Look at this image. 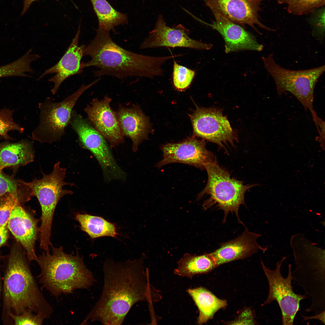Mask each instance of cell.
Instances as JSON below:
<instances>
[{"label":"cell","mask_w":325,"mask_h":325,"mask_svg":"<svg viewBox=\"0 0 325 325\" xmlns=\"http://www.w3.org/2000/svg\"><path fill=\"white\" fill-rule=\"evenodd\" d=\"M145 255L118 262L106 260L103 266L104 284L98 300L81 324L98 322L104 325L122 324L136 303L159 301L160 292L150 284Z\"/></svg>","instance_id":"6da1fadb"},{"label":"cell","mask_w":325,"mask_h":325,"mask_svg":"<svg viewBox=\"0 0 325 325\" xmlns=\"http://www.w3.org/2000/svg\"><path fill=\"white\" fill-rule=\"evenodd\" d=\"M84 55L89 56L90 60L81 63L82 69L95 67V76H110L120 79L131 76L152 78L163 76L161 65L174 57H152L126 50L113 40L109 31L99 28L94 39L85 46Z\"/></svg>","instance_id":"7a4b0ae2"},{"label":"cell","mask_w":325,"mask_h":325,"mask_svg":"<svg viewBox=\"0 0 325 325\" xmlns=\"http://www.w3.org/2000/svg\"><path fill=\"white\" fill-rule=\"evenodd\" d=\"M6 314L19 315L31 311L48 319L53 309L39 289L25 256L18 246L12 249L3 279Z\"/></svg>","instance_id":"3957f363"},{"label":"cell","mask_w":325,"mask_h":325,"mask_svg":"<svg viewBox=\"0 0 325 325\" xmlns=\"http://www.w3.org/2000/svg\"><path fill=\"white\" fill-rule=\"evenodd\" d=\"M52 253L43 252L36 261L40 268L39 276L43 287L56 297L77 289H88L95 282L83 258L65 253L62 246H52Z\"/></svg>","instance_id":"277c9868"},{"label":"cell","mask_w":325,"mask_h":325,"mask_svg":"<svg viewBox=\"0 0 325 325\" xmlns=\"http://www.w3.org/2000/svg\"><path fill=\"white\" fill-rule=\"evenodd\" d=\"M66 174V169L61 167L60 162H57L54 165L52 172L48 175L43 173L41 179L35 178L29 182L19 180L28 187L32 196L37 197L40 204L41 223L39 232L40 246L42 248H48L51 245L52 221L57 203L64 196L73 193L70 190L63 189L65 185H75L64 181Z\"/></svg>","instance_id":"5b68a950"},{"label":"cell","mask_w":325,"mask_h":325,"mask_svg":"<svg viewBox=\"0 0 325 325\" xmlns=\"http://www.w3.org/2000/svg\"><path fill=\"white\" fill-rule=\"evenodd\" d=\"M205 169L208 175L207 183L197 198L199 200L205 195L209 197L203 203V208L207 209L215 205L224 212V223L230 212H234L238 221L242 223L239 216V208L244 204L246 192L256 185H244L242 181L232 178L215 161L206 164Z\"/></svg>","instance_id":"8992f818"},{"label":"cell","mask_w":325,"mask_h":325,"mask_svg":"<svg viewBox=\"0 0 325 325\" xmlns=\"http://www.w3.org/2000/svg\"><path fill=\"white\" fill-rule=\"evenodd\" d=\"M262 59L265 68L272 77L278 94L290 92L300 102L312 116L316 113L314 110V93L318 79L325 71V65L303 70H292L283 68L275 61L271 54Z\"/></svg>","instance_id":"52a82bcc"},{"label":"cell","mask_w":325,"mask_h":325,"mask_svg":"<svg viewBox=\"0 0 325 325\" xmlns=\"http://www.w3.org/2000/svg\"><path fill=\"white\" fill-rule=\"evenodd\" d=\"M98 81L97 79L87 85H82L60 102H54L48 98L39 103V123L32 133V139L50 144L60 140L69 124L73 108L77 101L86 90Z\"/></svg>","instance_id":"ba28073f"},{"label":"cell","mask_w":325,"mask_h":325,"mask_svg":"<svg viewBox=\"0 0 325 325\" xmlns=\"http://www.w3.org/2000/svg\"><path fill=\"white\" fill-rule=\"evenodd\" d=\"M69 124L76 133L79 144L96 159L105 181L125 179L126 174L116 162L105 138L89 121L73 110Z\"/></svg>","instance_id":"9c48e42d"},{"label":"cell","mask_w":325,"mask_h":325,"mask_svg":"<svg viewBox=\"0 0 325 325\" xmlns=\"http://www.w3.org/2000/svg\"><path fill=\"white\" fill-rule=\"evenodd\" d=\"M286 258V257H284L278 262L276 268L274 270L267 267L261 259V264L269 285L268 297L262 306L276 301L281 310L282 324L291 325L293 324L296 314L299 310L300 301L307 297L305 295L296 294L293 290L291 264L288 265L287 277L285 278L282 276L280 268Z\"/></svg>","instance_id":"30bf717a"},{"label":"cell","mask_w":325,"mask_h":325,"mask_svg":"<svg viewBox=\"0 0 325 325\" xmlns=\"http://www.w3.org/2000/svg\"><path fill=\"white\" fill-rule=\"evenodd\" d=\"M193 131L197 136L216 144L221 148L237 140L227 117L221 109L198 108L191 117Z\"/></svg>","instance_id":"8fae6325"},{"label":"cell","mask_w":325,"mask_h":325,"mask_svg":"<svg viewBox=\"0 0 325 325\" xmlns=\"http://www.w3.org/2000/svg\"><path fill=\"white\" fill-rule=\"evenodd\" d=\"M161 150L162 159L156 166L158 168L178 163L203 170L206 164L215 161L213 154L206 149L204 141L195 138L178 143H168L162 146Z\"/></svg>","instance_id":"7c38bea8"},{"label":"cell","mask_w":325,"mask_h":325,"mask_svg":"<svg viewBox=\"0 0 325 325\" xmlns=\"http://www.w3.org/2000/svg\"><path fill=\"white\" fill-rule=\"evenodd\" d=\"M190 31L181 24L172 27L166 25L159 16L154 29L140 45L141 49L166 47H183L197 50H209L213 45L194 40L189 36Z\"/></svg>","instance_id":"4fadbf2b"},{"label":"cell","mask_w":325,"mask_h":325,"mask_svg":"<svg viewBox=\"0 0 325 325\" xmlns=\"http://www.w3.org/2000/svg\"><path fill=\"white\" fill-rule=\"evenodd\" d=\"M212 13H218L237 24L247 25L259 32L255 25L269 31L275 29L261 22L260 0H203ZM260 34H261L259 32Z\"/></svg>","instance_id":"5bb4252c"},{"label":"cell","mask_w":325,"mask_h":325,"mask_svg":"<svg viewBox=\"0 0 325 325\" xmlns=\"http://www.w3.org/2000/svg\"><path fill=\"white\" fill-rule=\"evenodd\" d=\"M111 99L105 96L99 100L94 99L84 109L89 121L107 140L111 148L116 147L124 141L116 112L110 106Z\"/></svg>","instance_id":"9a60e30c"},{"label":"cell","mask_w":325,"mask_h":325,"mask_svg":"<svg viewBox=\"0 0 325 325\" xmlns=\"http://www.w3.org/2000/svg\"><path fill=\"white\" fill-rule=\"evenodd\" d=\"M215 20L204 23L218 31L223 38L226 53L244 50L260 51L263 46L253 35L241 26L217 12L213 13Z\"/></svg>","instance_id":"2e32d148"},{"label":"cell","mask_w":325,"mask_h":325,"mask_svg":"<svg viewBox=\"0 0 325 325\" xmlns=\"http://www.w3.org/2000/svg\"><path fill=\"white\" fill-rule=\"evenodd\" d=\"M80 28V24L74 37L60 60L54 65L46 70L38 79L39 80L48 74L56 73L48 80L54 84L51 90L53 94L56 93L61 84L67 78L82 72L81 61L86 46L78 45Z\"/></svg>","instance_id":"e0dca14e"},{"label":"cell","mask_w":325,"mask_h":325,"mask_svg":"<svg viewBox=\"0 0 325 325\" xmlns=\"http://www.w3.org/2000/svg\"><path fill=\"white\" fill-rule=\"evenodd\" d=\"M7 227L25 249L29 261H36L35 245L39 228L37 221L19 203L13 209Z\"/></svg>","instance_id":"ac0fdd59"},{"label":"cell","mask_w":325,"mask_h":325,"mask_svg":"<svg viewBox=\"0 0 325 325\" xmlns=\"http://www.w3.org/2000/svg\"><path fill=\"white\" fill-rule=\"evenodd\" d=\"M261 235L250 232L246 228L237 238L221 244L219 248L211 253L217 266L247 258L258 249L266 251L267 248L262 247L257 242V238Z\"/></svg>","instance_id":"d6986e66"},{"label":"cell","mask_w":325,"mask_h":325,"mask_svg":"<svg viewBox=\"0 0 325 325\" xmlns=\"http://www.w3.org/2000/svg\"><path fill=\"white\" fill-rule=\"evenodd\" d=\"M116 113L123 135L131 139L132 150L136 152L139 145L146 138L149 126L147 118L139 107L135 105L130 107L120 105Z\"/></svg>","instance_id":"ffe728a7"},{"label":"cell","mask_w":325,"mask_h":325,"mask_svg":"<svg viewBox=\"0 0 325 325\" xmlns=\"http://www.w3.org/2000/svg\"><path fill=\"white\" fill-rule=\"evenodd\" d=\"M34 157L31 141L23 140L15 143H0V171L6 167L23 166L33 161Z\"/></svg>","instance_id":"44dd1931"},{"label":"cell","mask_w":325,"mask_h":325,"mask_svg":"<svg viewBox=\"0 0 325 325\" xmlns=\"http://www.w3.org/2000/svg\"><path fill=\"white\" fill-rule=\"evenodd\" d=\"M187 292L192 297L199 311L197 323L202 324L212 318L215 313L227 305V301L218 298L203 287L188 289Z\"/></svg>","instance_id":"7402d4cb"},{"label":"cell","mask_w":325,"mask_h":325,"mask_svg":"<svg viewBox=\"0 0 325 325\" xmlns=\"http://www.w3.org/2000/svg\"><path fill=\"white\" fill-rule=\"evenodd\" d=\"M217 267L211 253L201 255L185 253L174 270L175 275L192 278L195 275L208 273Z\"/></svg>","instance_id":"603a6c76"},{"label":"cell","mask_w":325,"mask_h":325,"mask_svg":"<svg viewBox=\"0 0 325 325\" xmlns=\"http://www.w3.org/2000/svg\"><path fill=\"white\" fill-rule=\"evenodd\" d=\"M75 218L82 230L92 239L104 237H116L118 234L115 225L102 217L79 213Z\"/></svg>","instance_id":"cb8c5ba5"},{"label":"cell","mask_w":325,"mask_h":325,"mask_svg":"<svg viewBox=\"0 0 325 325\" xmlns=\"http://www.w3.org/2000/svg\"><path fill=\"white\" fill-rule=\"evenodd\" d=\"M98 20L99 28L110 32L115 26L127 24L126 14L115 10L107 0H90Z\"/></svg>","instance_id":"d4e9b609"},{"label":"cell","mask_w":325,"mask_h":325,"mask_svg":"<svg viewBox=\"0 0 325 325\" xmlns=\"http://www.w3.org/2000/svg\"><path fill=\"white\" fill-rule=\"evenodd\" d=\"M325 4V0H290L287 4V11L293 15H302L311 14Z\"/></svg>","instance_id":"484cf974"},{"label":"cell","mask_w":325,"mask_h":325,"mask_svg":"<svg viewBox=\"0 0 325 325\" xmlns=\"http://www.w3.org/2000/svg\"><path fill=\"white\" fill-rule=\"evenodd\" d=\"M22 201H26L18 195L7 193L0 196V226H7L14 207Z\"/></svg>","instance_id":"4316f807"},{"label":"cell","mask_w":325,"mask_h":325,"mask_svg":"<svg viewBox=\"0 0 325 325\" xmlns=\"http://www.w3.org/2000/svg\"><path fill=\"white\" fill-rule=\"evenodd\" d=\"M195 74L194 70L180 65L174 61L173 82L176 89L182 91L187 88L191 84Z\"/></svg>","instance_id":"83f0119b"},{"label":"cell","mask_w":325,"mask_h":325,"mask_svg":"<svg viewBox=\"0 0 325 325\" xmlns=\"http://www.w3.org/2000/svg\"><path fill=\"white\" fill-rule=\"evenodd\" d=\"M13 112L8 109L0 110V136L6 140L12 139L8 134L10 131H16L21 134L24 131L23 127L14 121Z\"/></svg>","instance_id":"f1b7e54d"},{"label":"cell","mask_w":325,"mask_h":325,"mask_svg":"<svg viewBox=\"0 0 325 325\" xmlns=\"http://www.w3.org/2000/svg\"><path fill=\"white\" fill-rule=\"evenodd\" d=\"M311 14V15L309 22L312 27V34L318 39L322 41L325 32V7L317 9Z\"/></svg>","instance_id":"f546056e"},{"label":"cell","mask_w":325,"mask_h":325,"mask_svg":"<svg viewBox=\"0 0 325 325\" xmlns=\"http://www.w3.org/2000/svg\"><path fill=\"white\" fill-rule=\"evenodd\" d=\"M20 183L12 176L7 175L0 171V196L7 193L20 195L29 200L30 197L19 193Z\"/></svg>","instance_id":"4dcf8cb0"},{"label":"cell","mask_w":325,"mask_h":325,"mask_svg":"<svg viewBox=\"0 0 325 325\" xmlns=\"http://www.w3.org/2000/svg\"><path fill=\"white\" fill-rule=\"evenodd\" d=\"M9 316L15 325H42L45 319L42 316L29 311L19 315L11 314Z\"/></svg>","instance_id":"1f68e13d"},{"label":"cell","mask_w":325,"mask_h":325,"mask_svg":"<svg viewBox=\"0 0 325 325\" xmlns=\"http://www.w3.org/2000/svg\"><path fill=\"white\" fill-rule=\"evenodd\" d=\"M232 323H235L234 324H246V323H247V324H255L256 322L252 311L247 309L240 314L236 321Z\"/></svg>","instance_id":"d6a6232c"},{"label":"cell","mask_w":325,"mask_h":325,"mask_svg":"<svg viewBox=\"0 0 325 325\" xmlns=\"http://www.w3.org/2000/svg\"><path fill=\"white\" fill-rule=\"evenodd\" d=\"M318 132L319 136L316 140L321 143L323 149H324L325 122L318 116H317L313 119Z\"/></svg>","instance_id":"836d02e7"},{"label":"cell","mask_w":325,"mask_h":325,"mask_svg":"<svg viewBox=\"0 0 325 325\" xmlns=\"http://www.w3.org/2000/svg\"><path fill=\"white\" fill-rule=\"evenodd\" d=\"M7 226H0V247L6 242L8 237Z\"/></svg>","instance_id":"e575fe53"},{"label":"cell","mask_w":325,"mask_h":325,"mask_svg":"<svg viewBox=\"0 0 325 325\" xmlns=\"http://www.w3.org/2000/svg\"><path fill=\"white\" fill-rule=\"evenodd\" d=\"M313 316H307L301 314V316L304 319V320H307L310 319H317L320 321L325 324V311Z\"/></svg>","instance_id":"d590c367"},{"label":"cell","mask_w":325,"mask_h":325,"mask_svg":"<svg viewBox=\"0 0 325 325\" xmlns=\"http://www.w3.org/2000/svg\"><path fill=\"white\" fill-rule=\"evenodd\" d=\"M37 0H24L23 8L21 15L24 14L28 11L32 3Z\"/></svg>","instance_id":"8d00e7d4"},{"label":"cell","mask_w":325,"mask_h":325,"mask_svg":"<svg viewBox=\"0 0 325 325\" xmlns=\"http://www.w3.org/2000/svg\"><path fill=\"white\" fill-rule=\"evenodd\" d=\"M262 2L264 0H260ZM279 4H287L288 3L289 0H275Z\"/></svg>","instance_id":"74e56055"},{"label":"cell","mask_w":325,"mask_h":325,"mask_svg":"<svg viewBox=\"0 0 325 325\" xmlns=\"http://www.w3.org/2000/svg\"><path fill=\"white\" fill-rule=\"evenodd\" d=\"M1 282H0V294L1 290Z\"/></svg>","instance_id":"f35d334b"},{"label":"cell","mask_w":325,"mask_h":325,"mask_svg":"<svg viewBox=\"0 0 325 325\" xmlns=\"http://www.w3.org/2000/svg\"><path fill=\"white\" fill-rule=\"evenodd\" d=\"M290 0H289V1H290Z\"/></svg>","instance_id":"ab89813d"}]
</instances>
